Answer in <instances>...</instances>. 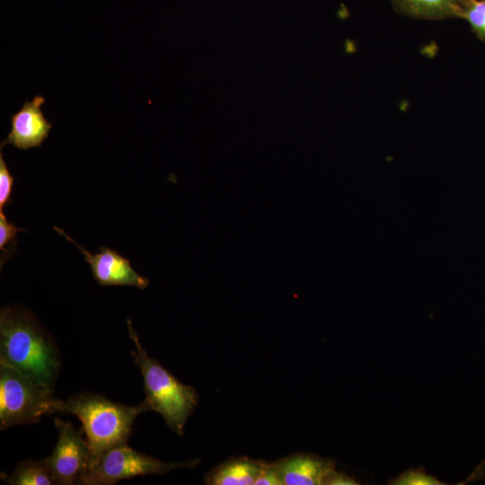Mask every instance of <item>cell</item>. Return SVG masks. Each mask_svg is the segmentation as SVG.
<instances>
[{"mask_svg":"<svg viewBox=\"0 0 485 485\" xmlns=\"http://www.w3.org/2000/svg\"><path fill=\"white\" fill-rule=\"evenodd\" d=\"M260 459L233 456L212 468L204 478L207 485H252L267 465Z\"/></svg>","mask_w":485,"mask_h":485,"instance_id":"obj_10","label":"cell"},{"mask_svg":"<svg viewBox=\"0 0 485 485\" xmlns=\"http://www.w3.org/2000/svg\"><path fill=\"white\" fill-rule=\"evenodd\" d=\"M128 329L135 344V349L131 351L133 363L138 367L144 379L146 402L150 410L162 415L172 431L180 436H184L185 424L198 405V392L193 387L181 383L148 355L129 319Z\"/></svg>","mask_w":485,"mask_h":485,"instance_id":"obj_3","label":"cell"},{"mask_svg":"<svg viewBox=\"0 0 485 485\" xmlns=\"http://www.w3.org/2000/svg\"><path fill=\"white\" fill-rule=\"evenodd\" d=\"M0 364L53 392L62 366L53 337L30 311L16 305L0 312Z\"/></svg>","mask_w":485,"mask_h":485,"instance_id":"obj_1","label":"cell"},{"mask_svg":"<svg viewBox=\"0 0 485 485\" xmlns=\"http://www.w3.org/2000/svg\"><path fill=\"white\" fill-rule=\"evenodd\" d=\"M61 400L15 369L0 364V429L40 421L59 412Z\"/></svg>","mask_w":485,"mask_h":485,"instance_id":"obj_4","label":"cell"},{"mask_svg":"<svg viewBox=\"0 0 485 485\" xmlns=\"http://www.w3.org/2000/svg\"><path fill=\"white\" fill-rule=\"evenodd\" d=\"M283 485H331L338 471L329 459L295 453L273 462Z\"/></svg>","mask_w":485,"mask_h":485,"instance_id":"obj_8","label":"cell"},{"mask_svg":"<svg viewBox=\"0 0 485 485\" xmlns=\"http://www.w3.org/2000/svg\"><path fill=\"white\" fill-rule=\"evenodd\" d=\"M393 9L415 19L459 18L463 0H388Z\"/></svg>","mask_w":485,"mask_h":485,"instance_id":"obj_11","label":"cell"},{"mask_svg":"<svg viewBox=\"0 0 485 485\" xmlns=\"http://www.w3.org/2000/svg\"><path fill=\"white\" fill-rule=\"evenodd\" d=\"M254 485H283L280 476L273 465L268 463L260 476Z\"/></svg>","mask_w":485,"mask_h":485,"instance_id":"obj_17","label":"cell"},{"mask_svg":"<svg viewBox=\"0 0 485 485\" xmlns=\"http://www.w3.org/2000/svg\"><path fill=\"white\" fill-rule=\"evenodd\" d=\"M199 462L200 459L195 458L183 463H165L124 444L92 457L78 484L112 485L137 476L163 474L176 469L192 468Z\"/></svg>","mask_w":485,"mask_h":485,"instance_id":"obj_5","label":"cell"},{"mask_svg":"<svg viewBox=\"0 0 485 485\" xmlns=\"http://www.w3.org/2000/svg\"><path fill=\"white\" fill-rule=\"evenodd\" d=\"M55 231L75 245L84 254V260L91 268L94 279L101 286H129L144 289L149 280L139 275L130 261L117 251L101 247L97 253H91L73 240L62 228L54 227Z\"/></svg>","mask_w":485,"mask_h":485,"instance_id":"obj_7","label":"cell"},{"mask_svg":"<svg viewBox=\"0 0 485 485\" xmlns=\"http://www.w3.org/2000/svg\"><path fill=\"white\" fill-rule=\"evenodd\" d=\"M54 424L58 439L52 454L44 459L56 484H78L91 459L87 439L82 430H76L69 422L56 418Z\"/></svg>","mask_w":485,"mask_h":485,"instance_id":"obj_6","label":"cell"},{"mask_svg":"<svg viewBox=\"0 0 485 485\" xmlns=\"http://www.w3.org/2000/svg\"><path fill=\"white\" fill-rule=\"evenodd\" d=\"M147 410L150 409L145 400L128 406L91 392L74 394L59 407V412L74 414L81 420L91 458L127 444L135 419Z\"/></svg>","mask_w":485,"mask_h":485,"instance_id":"obj_2","label":"cell"},{"mask_svg":"<svg viewBox=\"0 0 485 485\" xmlns=\"http://www.w3.org/2000/svg\"><path fill=\"white\" fill-rule=\"evenodd\" d=\"M44 102V97L38 95L25 101L21 110L11 116V130L1 143V148L13 145L19 149L28 150L41 146L52 127L40 109Z\"/></svg>","mask_w":485,"mask_h":485,"instance_id":"obj_9","label":"cell"},{"mask_svg":"<svg viewBox=\"0 0 485 485\" xmlns=\"http://www.w3.org/2000/svg\"><path fill=\"white\" fill-rule=\"evenodd\" d=\"M14 178L11 174L5 161L3 157L2 148L0 151V211H3L6 205L12 203V193Z\"/></svg>","mask_w":485,"mask_h":485,"instance_id":"obj_15","label":"cell"},{"mask_svg":"<svg viewBox=\"0 0 485 485\" xmlns=\"http://www.w3.org/2000/svg\"><path fill=\"white\" fill-rule=\"evenodd\" d=\"M460 19H463L477 39L485 41V0H463Z\"/></svg>","mask_w":485,"mask_h":485,"instance_id":"obj_13","label":"cell"},{"mask_svg":"<svg viewBox=\"0 0 485 485\" xmlns=\"http://www.w3.org/2000/svg\"><path fill=\"white\" fill-rule=\"evenodd\" d=\"M395 485H436L442 484L436 478L419 471H408L394 479Z\"/></svg>","mask_w":485,"mask_h":485,"instance_id":"obj_16","label":"cell"},{"mask_svg":"<svg viewBox=\"0 0 485 485\" xmlns=\"http://www.w3.org/2000/svg\"><path fill=\"white\" fill-rule=\"evenodd\" d=\"M2 479L11 485L56 484L45 459L20 463L12 474L2 473Z\"/></svg>","mask_w":485,"mask_h":485,"instance_id":"obj_12","label":"cell"},{"mask_svg":"<svg viewBox=\"0 0 485 485\" xmlns=\"http://www.w3.org/2000/svg\"><path fill=\"white\" fill-rule=\"evenodd\" d=\"M18 232H24V229L10 223L4 211H0V250L4 253L1 255V266L15 251Z\"/></svg>","mask_w":485,"mask_h":485,"instance_id":"obj_14","label":"cell"}]
</instances>
